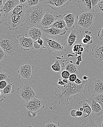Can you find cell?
<instances>
[{
	"mask_svg": "<svg viewBox=\"0 0 103 127\" xmlns=\"http://www.w3.org/2000/svg\"><path fill=\"white\" fill-rule=\"evenodd\" d=\"M96 11L100 13H103V0H100L95 6Z\"/></svg>",
	"mask_w": 103,
	"mask_h": 127,
	"instance_id": "cell-33",
	"label": "cell"
},
{
	"mask_svg": "<svg viewBox=\"0 0 103 127\" xmlns=\"http://www.w3.org/2000/svg\"><path fill=\"white\" fill-rule=\"evenodd\" d=\"M34 66L28 63L21 65L18 71L19 77L22 81H27L33 78Z\"/></svg>",
	"mask_w": 103,
	"mask_h": 127,
	"instance_id": "cell-11",
	"label": "cell"
},
{
	"mask_svg": "<svg viewBox=\"0 0 103 127\" xmlns=\"http://www.w3.org/2000/svg\"><path fill=\"white\" fill-rule=\"evenodd\" d=\"M25 34L35 41L38 38H42L44 33L42 30L34 27L27 28Z\"/></svg>",
	"mask_w": 103,
	"mask_h": 127,
	"instance_id": "cell-17",
	"label": "cell"
},
{
	"mask_svg": "<svg viewBox=\"0 0 103 127\" xmlns=\"http://www.w3.org/2000/svg\"><path fill=\"white\" fill-rule=\"evenodd\" d=\"M81 55H78V56L77 57V58H76L77 60V62L75 63H76V64L78 65V66L79 65L80 62H81L82 61V56H81Z\"/></svg>",
	"mask_w": 103,
	"mask_h": 127,
	"instance_id": "cell-43",
	"label": "cell"
},
{
	"mask_svg": "<svg viewBox=\"0 0 103 127\" xmlns=\"http://www.w3.org/2000/svg\"><path fill=\"white\" fill-rule=\"evenodd\" d=\"M76 5L83 12L94 11L91 0H77Z\"/></svg>",
	"mask_w": 103,
	"mask_h": 127,
	"instance_id": "cell-20",
	"label": "cell"
},
{
	"mask_svg": "<svg viewBox=\"0 0 103 127\" xmlns=\"http://www.w3.org/2000/svg\"><path fill=\"white\" fill-rule=\"evenodd\" d=\"M88 103L92 110V117L93 118L99 117L103 115V107L91 96L88 99Z\"/></svg>",
	"mask_w": 103,
	"mask_h": 127,
	"instance_id": "cell-13",
	"label": "cell"
},
{
	"mask_svg": "<svg viewBox=\"0 0 103 127\" xmlns=\"http://www.w3.org/2000/svg\"><path fill=\"white\" fill-rule=\"evenodd\" d=\"M43 0H27V6H36L39 4Z\"/></svg>",
	"mask_w": 103,
	"mask_h": 127,
	"instance_id": "cell-35",
	"label": "cell"
},
{
	"mask_svg": "<svg viewBox=\"0 0 103 127\" xmlns=\"http://www.w3.org/2000/svg\"><path fill=\"white\" fill-rule=\"evenodd\" d=\"M3 0H0V7L1 8L2 7V4H3Z\"/></svg>",
	"mask_w": 103,
	"mask_h": 127,
	"instance_id": "cell-51",
	"label": "cell"
},
{
	"mask_svg": "<svg viewBox=\"0 0 103 127\" xmlns=\"http://www.w3.org/2000/svg\"><path fill=\"white\" fill-rule=\"evenodd\" d=\"M51 68L54 72H60L62 70L61 64L59 58H57V60L54 62V64L51 65Z\"/></svg>",
	"mask_w": 103,
	"mask_h": 127,
	"instance_id": "cell-28",
	"label": "cell"
},
{
	"mask_svg": "<svg viewBox=\"0 0 103 127\" xmlns=\"http://www.w3.org/2000/svg\"><path fill=\"white\" fill-rule=\"evenodd\" d=\"M34 46L36 49H39L41 48L45 49L46 48L44 45V41L42 38H40L34 41Z\"/></svg>",
	"mask_w": 103,
	"mask_h": 127,
	"instance_id": "cell-30",
	"label": "cell"
},
{
	"mask_svg": "<svg viewBox=\"0 0 103 127\" xmlns=\"http://www.w3.org/2000/svg\"><path fill=\"white\" fill-rule=\"evenodd\" d=\"M19 43L17 38L10 33L1 35L0 38V47L7 55L14 56L19 51Z\"/></svg>",
	"mask_w": 103,
	"mask_h": 127,
	"instance_id": "cell-5",
	"label": "cell"
},
{
	"mask_svg": "<svg viewBox=\"0 0 103 127\" xmlns=\"http://www.w3.org/2000/svg\"><path fill=\"white\" fill-rule=\"evenodd\" d=\"M73 0H46L44 3L54 10L63 8L67 5Z\"/></svg>",
	"mask_w": 103,
	"mask_h": 127,
	"instance_id": "cell-16",
	"label": "cell"
},
{
	"mask_svg": "<svg viewBox=\"0 0 103 127\" xmlns=\"http://www.w3.org/2000/svg\"><path fill=\"white\" fill-rule=\"evenodd\" d=\"M102 71H103V67H102Z\"/></svg>",
	"mask_w": 103,
	"mask_h": 127,
	"instance_id": "cell-53",
	"label": "cell"
},
{
	"mask_svg": "<svg viewBox=\"0 0 103 127\" xmlns=\"http://www.w3.org/2000/svg\"><path fill=\"white\" fill-rule=\"evenodd\" d=\"M15 86L12 83L8 84L7 86L3 90H0L2 93L5 96H8L15 91Z\"/></svg>",
	"mask_w": 103,
	"mask_h": 127,
	"instance_id": "cell-27",
	"label": "cell"
},
{
	"mask_svg": "<svg viewBox=\"0 0 103 127\" xmlns=\"http://www.w3.org/2000/svg\"><path fill=\"white\" fill-rule=\"evenodd\" d=\"M94 11L82 12L77 17V24L85 30L90 31L94 25Z\"/></svg>",
	"mask_w": 103,
	"mask_h": 127,
	"instance_id": "cell-7",
	"label": "cell"
},
{
	"mask_svg": "<svg viewBox=\"0 0 103 127\" xmlns=\"http://www.w3.org/2000/svg\"><path fill=\"white\" fill-rule=\"evenodd\" d=\"M41 30L45 35L52 37H56L59 35H66L67 32L66 28L62 30L53 27H43Z\"/></svg>",
	"mask_w": 103,
	"mask_h": 127,
	"instance_id": "cell-14",
	"label": "cell"
},
{
	"mask_svg": "<svg viewBox=\"0 0 103 127\" xmlns=\"http://www.w3.org/2000/svg\"><path fill=\"white\" fill-rule=\"evenodd\" d=\"M60 126V122L54 121L49 122L46 123L44 125V127H59Z\"/></svg>",
	"mask_w": 103,
	"mask_h": 127,
	"instance_id": "cell-34",
	"label": "cell"
},
{
	"mask_svg": "<svg viewBox=\"0 0 103 127\" xmlns=\"http://www.w3.org/2000/svg\"><path fill=\"white\" fill-rule=\"evenodd\" d=\"M25 4H20L5 16V24L10 31H15L23 26L25 21Z\"/></svg>",
	"mask_w": 103,
	"mask_h": 127,
	"instance_id": "cell-2",
	"label": "cell"
},
{
	"mask_svg": "<svg viewBox=\"0 0 103 127\" xmlns=\"http://www.w3.org/2000/svg\"><path fill=\"white\" fill-rule=\"evenodd\" d=\"M89 45L84 46L81 43L76 44L74 45L72 51L73 52L74 56L77 57L78 55H82L83 54H86L89 52Z\"/></svg>",
	"mask_w": 103,
	"mask_h": 127,
	"instance_id": "cell-23",
	"label": "cell"
},
{
	"mask_svg": "<svg viewBox=\"0 0 103 127\" xmlns=\"http://www.w3.org/2000/svg\"><path fill=\"white\" fill-rule=\"evenodd\" d=\"M7 57V54L1 47H0V62L4 58Z\"/></svg>",
	"mask_w": 103,
	"mask_h": 127,
	"instance_id": "cell-37",
	"label": "cell"
},
{
	"mask_svg": "<svg viewBox=\"0 0 103 127\" xmlns=\"http://www.w3.org/2000/svg\"><path fill=\"white\" fill-rule=\"evenodd\" d=\"M92 51V55L96 61L103 63V44L94 45Z\"/></svg>",
	"mask_w": 103,
	"mask_h": 127,
	"instance_id": "cell-21",
	"label": "cell"
},
{
	"mask_svg": "<svg viewBox=\"0 0 103 127\" xmlns=\"http://www.w3.org/2000/svg\"><path fill=\"white\" fill-rule=\"evenodd\" d=\"M57 84L61 86H64L66 85V84L63 81V80H61V79H59V81L57 82Z\"/></svg>",
	"mask_w": 103,
	"mask_h": 127,
	"instance_id": "cell-47",
	"label": "cell"
},
{
	"mask_svg": "<svg viewBox=\"0 0 103 127\" xmlns=\"http://www.w3.org/2000/svg\"><path fill=\"white\" fill-rule=\"evenodd\" d=\"M98 121L99 127H103V115L98 117Z\"/></svg>",
	"mask_w": 103,
	"mask_h": 127,
	"instance_id": "cell-41",
	"label": "cell"
},
{
	"mask_svg": "<svg viewBox=\"0 0 103 127\" xmlns=\"http://www.w3.org/2000/svg\"><path fill=\"white\" fill-rule=\"evenodd\" d=\"M64 19L66 24V29L67 31H70L75 28V24L76 18L74 14L70 13L68 14H64Z\"/></svg>",
	"mask_w": 103,
	"mask_h": 127,
	"instance_id": "cell-22",
	"label": "cell"
},
{
	"mask_svg": "<svg viewBox=\"0 0 103 127\" xmlns=\"http://www.w3.org/2000/svg\"><path fill=\"white\" fill-rule=\"evenodd\" d=\"M53 27L60 29L66 28V24L64 19V15H57V18L50 27Z\"/></svg>",
	"mask_w": 103,
	"mask_h": 127,
	"instance_id": "cell-26",
	"label": "cell"
},
{
	"mask_svg": "<svg viewBox=\"0 0 103 127\" xmlns=\"http://www.w3.org/2000/svg\"><path fill=\"white\" fill-rule=\"evenodd\" d=\"M77 78V74H71L70 75L68 80L70 82H75Z\"/></svg>",
	"mask_w": 103,
	"mask_h": 127,
	"instance_id": "cell-39",
	"label": "cell"
},
{
	"mask_svg": "<svg viewBox=\"0 0 103 127\" xmlns=\"http://www.w3.org/2000/svg\"><path fill=\"white\" fill-rule=\"evenodd\" d=\"M63 81L64 82V83H65L66 84H68V82H69V80H68V79H63Z\"/></svg>",
	"mask_w": 103,
	"mask_h": 127,
	"instance_id": "cell-49",
	"label": "cell"
},
{
	"mask_svg": "<svg viewBox=\"0 0 103 127\" xmlns=\"http://www.w3.org/2000/svg\"><path fill=\"white\" fill-rule=\"evenodd\" d=\"M88 78H89L88 77H87V76H86V75H84V76L83 77V80H87Z\"/></svg>",
	"mask_w": 103,
	"mask_h": 127,
	"instance_id": "cell-50",
	"label": "cell"
},
{
	"mask_svg": "<svg viewBox=\"0 0 103 127\" xmlns=\"http://www.w3.org/2000/svg\"><path fill=\"white\" fill-rule=\"evenodd\" d=\"M68 31V33L64 40L66 43L67 50L72 51L74 45L80 43L83 34L81 30L77 28H75L72 30Z\"/></svg>",
	"mask_w": 103,
	"mask_h": 127,
	"instance_id": "cell-8",
	"label": "cell"
},
{
	"mask_svg": "<svg viewBox=\"0 0 103 127\" xmlns=\"http://www.w3.org/2000/svg\"><path fill=\"white\" fill-rule=\"evenodd\" d=\"M0 101L1 102L3 100H4V99H5L6 98V96L4 95L3 93L1 92V91H0Z\"/></svg>",
	"mask_w": 103,
	"mask_h": 127,
	"instance_id": "cell-45",
	"label": "cell"
},
{
	"mask_svg": "<svg viewBox=\"0 0 103 127\" xmlns=\"http://www.w3.org/2000/svg\"><path fill=\"white\" fill-rule=\"evenodd\" d=\"M17 38L22 50L26 51L34 49V41L31 38L25 37L24 35H18Z\"/></svg>",
	"mask_w": 103,
	"mask_h": 127,
	"instance_id": "cell-12",
	"label": "cell"
},
{
	"mask_svg": "<svg viewBox=\"0 0 103 127\" xmlns=\"http://www.w3.org/2000/svg\"><path fill=\"white\" fill-rule=\"evenodd\" d=\"M37 92L33 84L25 82L17 89V97L18 99L27 101L36 96Z\"/></svg>",
	"mask_w": 103,
	"mask_h": 127,
	"instance_id": "cell-6",
	"label": "cell"
},
{
	"mask_svg": "<svg viewBox=\"0 0 103 127\" xmlns=\"http://www.w3.org/2000/svg\"><path fill=\"white\" fill-rule=\"evenodd\" d=\"M81 127H99V125H98L96 123V121L95 119L93 118H90V120L87 121L86 122H84L83 124H82Z\"/></svg>",
	"mask_w": 103,
	"mask_h": 127,
	"instance_id": "cell-29",
	"label": "cell"
},
{
	"mask_svg": "<svg viewBox=\"0 0 103 127\" xmlns=\"http://www.w3.org/2000/svg\"><path fill=\"white\" fill-rule=\"evenodd\" d=\"M83 81L82 84L78 85L69 81L64 86L58 85L54 87L53 94L55 95V103L62 106H67L70 104V100L73 98L75 99L85 92L84 86L88 80Z\"/></svg>",
	"mask_w": 103,
	"mask_h": 127,
	"instance_id": "cell-1",
	"label": "cell"
},
{
	"mask_svg": "<svg viewBox=\"0 0 103 127\" xmlns=\"http://www.w3.org/2000/svg\"><path fill=\"white\" fill-rule=\"evenodd\" d=\"M97 35L100 40H103V28L101 29L99 31Z\"/></svg>",
	"mask_w": 103,
	"mask_h": 127,
	"instance_id": "cell-40",
	"label": "cell"
},
{
	"mask_svg": "<svg viewBox=\"0 0 103 127\" xmlns=\"http://www.w3.org/2000/svg\"><path fill=\"white\" fill-rule=\"evenodd\" d=\"M71 74L69 71L66 70H63L61 74V76L63 79H69Z\"/></svg>",
	"mask_w": 103,
	"mask_h": 127,
	"instance_id": "cell-36",
	"label": "cell"
},
{
	"mask_svg": "<svg viewBox=\"0 0 103 127\" xmlns=\"http://www.w3.org/2000/svg\"><path fill=\"white\" fill-rule=\"evenodd\" d=\"M88 94L96 95L103 93V80L100 76L91 79L88 86Z\"/></svg>",
	"mask_w": 103,
	"mask_h": 127,
	"instance_id": "cell-10",
	"label": "cell"
},
{
	"mask_svg": "<svg viewBox=\"0 0 103 127\" xmlns=\"http://www.w3.org/2000/svg\"><path fill=\"white\" fill-rule=\"evenodd\" d=\"M79 107H81L83 108V113L86 114L84 118L89 117L91 118L92 117V110L90 104L88 103V100L81 101L79 103Z\"/></svg>",
	"mask_w": 103,
	"mask_h": 127,
	"instance_id": "cell-24",
	"label": "cell"
},
{
	"mask_svg": "<svg viewBox=\"0 0 103 127\" xmlns=\"http://www.w3.org/2000/svg\"><path fill=\"white\" fill-rule=\"evenodd\" d=\"M45 13L43 6L40 4L31 6H26L25 22L27 28L35 27L40 24Z\"/></svg>",
	"mask_w": 103,
	"mask_h": 127,
	"instance_id": "cell-3",
	"label": "cell"
},
{
	"mask_svg": "<svg viewBox=\"0 0 103 127\" xmlns=\"http://www.w3.org/2000/svg\"><path fill=\"white\" fill-rule=\"evenodd\" d=\"M8 84L7 81L6 80L0 81V89L3 90L4 89Z\"/></svg>",
	"mask_w": 103,
	"mask_h": 127,
	"instance_id": "cell-38",
	"label": "cell"
},
{
	"mask_svg": "<svg viewBox=\"0 0 103 127\" xmlns=\"http://www.w3.org/2000/svg\"><path fill=\"white\" fill-rule=\"evenodd\" d=\"M78 110H79L80 111H82V112H83V108L81 107H79Z\"/></svg>",
	"mask_w": 103,
	"mask_h": 127,
	"instance_id": "cell-52",
	"label": "cell"
},
{
	"mask_svg": "<svg viewBox=\"0 0 103 127\" xmlns=\"http://www.w3.org/2000/svg\"><path fill=\"white\" fill-rule=\"evenodd\" d=\"M83 81H82V80H81L79 78H77L76 79V80L75 81V82L76 84H77L78 85H80L81 84H82L83 83Z\"/></svg>",
	"mask_w": 103,
	"mask_h": 127,
	"instance_id": "cell-46",
	"label": "cell"
},
{
	"mask_svg": "<svg viewBox=\"0 0 103 127\" xmlns=\"http://www.w3.org/2000/svg\"><path fill=\"white\" fill-rule=\"evenodd\" d=\"M92 96L103 107V93L96 95H93Z\"/></svg>",
	"mask_w": 103,
	"mask_h": 127,
	"instance_id": "cell-32",
	"label": "cell"
},
{
	"mask_svg": "<svg viewBox=\"0 0 103 127\" xmlns=\"http://www.w3.org/2000/svg\"><path fill=\"white\" fill-rule=\"evenodd\" d=\"M10 76L6 72L0 71V81L6 80L8 84L10 83Z\"/></svg>",
	"mask_w": 103,
	"mask_h": 127,
	"instance_id": "cell-31",
	"label": "cell"
},
{
	"mask_svg": "<svg viewBox=\"0 0 103 127\" xmlns=\"http://www.w3.org/2000/svg\"><path fill=\"white\" fill-rule=\"evenodd\" d=\"M20 4L19 0H6V3L0 8V11L3 13L5 17L10 11L14 9Z\"/></svg>",
	"mask_w": 103,
	"mask_h": 127,
	"instance_id": "cell-19",
	"label": "cell"
},
{
	"mask_svg": "<svg viewBox=\"0 0 103 127\" xmlns=\"http://www.w3.org/2000/svg\"><path fill=\"white\" fill-rule=\"evenodd\" d=\"M66 62V64L63 63V69L62 70H66L69 71L71 74H75L77 75H79L80 73V69L79 66L77 65L76 63H74L72 61H68L67 60L64 61Z\"/></svg>",
	"mask_w": 103,
	"mask_h": 127,
	"instance_id": "cell-18",
	"label": "cell"
},
{
	"mask_svg": "<svg viewBox=\"0 0 103 127\" xmlns=\"http://www.w3.org/2000/svg\"><path fill=\"white\" fill-rule=\"evenodd\" d=\"M57 17V15H55L50 11H47L45 13L40 24L43 27H49L54 23Z\"/></svg>",
	"mask_w": 103,
	"mask_h": 127,
	"instance_id": "cell-15",
	"label": "cell"
},
{
	"mask_svg": "<svg viewBox=\"0 0 103 127\" xmlns=\"http://www.w3.org/2000/svg\"><path fill=\"white\" fill-rule=\"evenodd\" d=\"M19 1L21 4H26V2L27 1V0H19Z\"/></svg>",
	"mask_w": 103,
	"mask_h": 127,
	"instance_id": "cell-48",
	"label": "cell"
},
{
	"mask_svg": "<svg viewBox=\"0 0 103 127\" xmlns=\"http://www.w3.org/2000/svg\"><path fill=\"white\" fill-rule=\"evenodd\" d=\"M83 112L82 111H80L79 110H77L75 111V117H81L83 115Z\"/></svg>",
	"mask_w": 103,
	"mask_h": 127,
	"instance_id": "cell-42",
	"label": "cell"
},
{
	"mask_svg": "<svg viewBox=\"0 0 103 127\" xmlns=\"http://www.w3.org/2000/svg\"><path fill=\"white\" fill-rule=\"evenodd\" d=\"M47 102L46 101L40 99L36 96L26 101L24 105V106L29 112L36 113L43 111Z\"/></svg>",
	"mask_w": 103,
	"mask_h": 127,
	"instance_id": "cell-9",
	"label": "cell"
},
{
	"mask_svg": "<svg viewBox=\"0 0 103 127\" xmlns=\"http://www.w3.org/2000/svg\"><path fill=\"white\" fill-rule=\"evenodd\" d=\"M42 38L44 41L45 50L48 54L54 55L67 50L66 43L64 39L48 36L44 34Z\"/></svg>",
	"mask_w": 103,
	"mask_h": 127,
	"instance_id": "cell-4",
	"label": "cell"
},
{
	"mask_svg": "<svg viewBox=\"0 0 103 127\" xmlns=\"http://www.w3.org/2000/svg\"><path fill=\"white\" fill-rule=\"evenodd\" d=\"M100 0H91L93 7H95Z\"/></svg>",
	"mask_w": 103,
	"mask_h": 127,
	"instance_id": "cell-44",
	"label": "cell"
},
{
	"mask_svg": "<svg viewBox=\"0 0 103 127\" xmlns=\"http://www.w3.org/2000/svg\"><path fill=\"white\" fill-rule=\"evenodd\" d=\"M91 33L92 32L90 31L85 30L84 34H83L80 43L84 46L90 45L93 43V38L90 36Z\"/></svg>",
	"mask_w": 103,
	"mask_h": 127,
	"instance_id": "cell-25",
	"label": "cell"
}]
</instances>
